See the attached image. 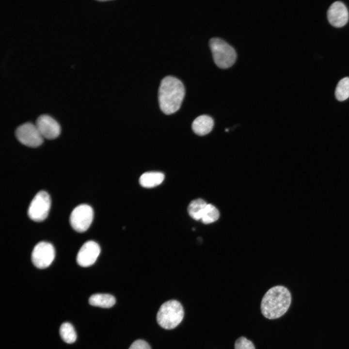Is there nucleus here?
Masks as SVG:
<instances>
[{
    "mask_svg": "<svg viewBox=\"0 0 349 349\" xmlns=\"http://www.w3.org/2000/svg\"><path fill=\"white\" fill-rule=\"evenodd\" d=\"M55 249L50 243L41 241L34 247L32 253V261L33 265L39 269L48 267L55 257Z\"/></svg>",
    "mask_w": 349,
    "mask_h": 349,
    "instance_id": "obj_7",
    "label": "nucleus"
},
{
    "mask_svg": "<svg viewBox=\"0 0 349 349\" xmlns=\"http://www.w3.org/2000/svg\"><path fill=\"white\" fill-rule=\"evenodd\" d=\"M51 205L49 194L44 190L39 191L31 201L28 210L29 218L35 222L44 221L48 216Z\"/></svg>",
    "mask_w": 349,
    "mask_h": 349,
    "instance_id": "obj_5",
    "label": "nucleus"
},
{
    "mask_svg": "<svg viewBox=\"0 0 349 349\" xmlns=\"http://www.w3.org/2000/svg\"><path fill=\"white\" fill-rule=\"evenodd\" d=\"M115 297L109 294H94L89 299L90 305L102 308H111L115 304Z\"/></svg>",
    "mask_w": 349,
    "mask_h": 349,
    "instance_id": "obj_14",
    "label": "nucleus"
},
{
    "mask_svg": "<svg viewBox=\"0 0 349 349\" xmlns=\"http://www.w3.org/2000/svg\"><path fill=\"white\" fill-rule=\"evenodd\" d=\"M128 349H151L149 345L145 341L138 339L134 341Z\"/></svg>",
    "mask_w": 349,
    "mask_h": 349,
    "instance_id": "obj_20",
    "label": "nucleus"
},
{
    "mask_svg": "<svg viewBox=\"0 0 349 349\" xmlns=\"http://www.w3.org/2000/svg\"><path fill=\"white\" fill-rule=\"evenodd\" d=\"M15 134L17 140L27 146L37 147L43 142V137L35 125L31 123H26L19 126Z\"/></svg>",
    "mask_w": 349,
    "mask_h": 349,
    "instance_id": "obj_8",
    "label": "nucleus"
},
{
    "mask_svg": "<svg viewBox=\"0 0 349 349\" xmlns=\"http://www.w3.org/2000/svg\"><path fill=\"white\" fill-rule=\"evenodd\" d=\"M219 217L220 213L218 209L213 205L207 204L201 220L203 223L207 224L216 222Z\"/></svg>",
    "mask_w": 349,
    "mask_h": 349,
    "instance_id": "obj_17",
    "label": "nucleus"
},
{
    "mask_svg": "<svg viewBox=\"0 0 349 349\" xmlns=\"http://www.w3.org/2000/svg\"><path fill=\"white\" fill-rule=\"evenodd\" d=\"M94 211L91 206L81 204L76 206L70 216V223L74 230L78 232L86 231L92 222Z\"/></svg>",
    "mask_w": 349,
    "mask_h": 349,
    "instance_id": "obj_6",
    "label": "nucleus"
},
{
    "mask_svg": "<svg viewBox=\"0 0 349 349\" xmlns=\"http://www.w3.org/2000/svg\"><path fill=\"white\" fill-rule=\"evenodd\" d=\"M335 95L339 101H344L349 98V77L344 78L339 81L335 89Z\"/></svg>",
    "mask_w": 349,
    "mask_h": 349,
    "instance_id": "obj_18",
    "label": "nucleus"
},
{
    "mask_svg": "<svg viewBox=\"0 0 349 349\" xmlns=\"http://www.w3.org/2000/svg\"><path fill=\"white\" fill-rule=\"evenodd\" d=\"M60 335L61 338L66 343L72 344L77 339V334L71 324L64 322L60 326Z\"/></svg>",
    "mask_w": 349,
    "mask_h": 349,
    "instance_id": "obj_16",
    "label": "nucleus"
},
{
    "mask_svg": "<svg viewBox=\"0 0 349 349\" xmlns=\"http://www.w3.org/2000/svg\"><path fill=\"white\" fill-rule=\"evenodd\" d=\"M100 253L99 245L94 241L89 240L83 244L77 256V263L87 267L95 263Z\"/></svg>",
    "mask_w": 349,
    "mask_h": 349,
    "instance_id": "obj_9",
    "label": "nucleus"
},
{
    "mask_svg": "<svg viewBox=\"0 0 349 349\" xmlns=\"http://www.w3.org/2000/svg\"><path fill=\"white\" fill-rule=\"evenodd\" d=\"M214 61L220 68H226L235 63L237 54L235 49L223 39L212 38L209 41Z\"/></svg>",
    "mask_w": 349,
    "mask_h": 349,
    "instance_id": "obj_4",
    "label": "nucleus"
},
{
    "mask_svg": "<svg viewBox=\"0 0 349 349\" xmlns=\"http://www.w3.org/2000/svg\"><path fill=\"white\" fill-rule=\"evenodd\" d=\"M184 314L181 304L176 300H171L164 302L160 306L157 314V321L162 328L170 330L179 324L183 318Z\"/></svg>",
    "mask_w": 349,
    "mask_h": 349,
    "instance_id": "obj_3",
    "label": "nucleus"
},
{
    "mask_svg": "<svg viewBox=\"0 0 349 349\" xmlns=\"http://www.w3.org/2000/svg\"><path fill=\"white\" fill-rule=\"evenodd\" d=\"M207 205V203L201 198L192 200L188 207L189 215L196 221L201 220L203 213Z\"/></svg>",
    "mask_w": 349,
    "mask_h": 349,
    "instance_id": "obj_15",
    "label": "nucleus"
},
{
    "mask_svg": "<svg viewBox=\"0 0 349 349\" xmlns=\"http://www.w3.org/2000/svg\"><path fill=\"white\" fill-rule=\"evenodd\" d=\"M291 301V294L286 287L273 286L268 290L262 298L260 306L261 313L270 319L279 318L286 312Z\"/></svg>",
    "mask_w": 349,
    "mask_h": 349,
    "instance_id": "obj_2",
    "label": "nucleus"
},
{
    "mask_svg": "<svg viewBox=\"0 0 349 349\" xmlns=\"http://www.w3.org/2000/svg\"><path fill=\"white\" fill-rule=\"evenodd\" d=\"M327 18L332 26L342 27L346 24L349 20L348 9L343 2L335 1L329 8Z\"/></svg>",
    "mask_w": 349,
    "mask_h": 349,
    "instance_id": "obj_11",
    "label": "nucleus"
},
{
    "mask_svg": "<svg viewBox=\"0 0 349 349\" xmlns=\"http://www.w3.org/2000/svg\"><path fill=\"white\" fill-rule=\"evenodd\" d=\"M35 125L43 138L53 139L60 134L61 127L59 123L48 115L39 116Z\"/></svg>",
    "mask_w": 349,
    "mask_h": 349,
    "instance_id": "obj_10",
    "label": "nucleus"
},
{
    "mask_svg": "<svg viewBox=\"0 0 349 349\" xmlns=\"http://www.w3.org/2000/svg\"><path fill=\"white\" fill-rule=\"evenodd\" d=\"M214 126V121L209 116L202 115L195 118L192 123V129L196 134L203 136L209 133Z\"/></svg>",
    "mask_w": 349,
    "mask_h": 349,
    "instance_id": "obj_12",
    "label": "nucleus"
},
{
    "mask_svg": "<svg viewBox=\"0 0 349 349\" xmlns=\"http://www.w3.org/2000/svg\"><path fill=\"white\" fill-rule=\"evenodd\" d=\"M235 349H255L253 343L244 337H240L235 342Z\"/></svg>",
    "mask_w": 349,
    "mask_h": 349,
    "instance_id": "obj_19",
    "label": "nucleus"
},
{
    "mask_svg": "<svg viewBox=\"0 0 349 349\" xmlns=\"http://www.w3.org/2000/svg\"><path fill=\"white\" fill-rule=\"evenodd\" d=\"M164 179V175L161 172H148L141 175L139 182L143 187L151 188L160 184Z\"/></svg>",
    "mask_w": 349,
    "mask_h": 349,
    "instance_id": "obj_13",
    "label": "nucleus"
},
{
    "mask_svg": "<svg viewBox=\"0 0 349 349\" xmlns=\"http://www.w3.org/2000/svg\"><path fill=\"white\" fill-rule=\"evenodd\" d=\"M185 90L183 83L176 78L168 76L161 81L159 89V107L166 114L177 111L181 107Z\"/></svg>",
    "mask_w": 349,
    "mask_h": 349,
    "instance_id": "obj_1",
    "label": "nucleus"
}]
</instances>
